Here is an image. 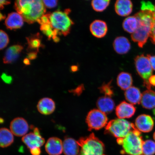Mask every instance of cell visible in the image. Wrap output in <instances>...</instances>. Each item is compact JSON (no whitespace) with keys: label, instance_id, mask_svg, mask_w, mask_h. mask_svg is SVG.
Listing matches in <instances>:
<instances>
[{"label":"cell","instance_id":"cell-1","mask_svg":"<svg viewBox=\"0 0 155 155\" xmlns=\"http://www.w3.org/2000/svg\"><path fill=\"white\" fill-rule=\"evenodd\" d=\"M15 8L29 24L37 21L46 12V9L41 0H19L15 2Z\"/></svg>","mask_w":155,"mask_h":155},{"label":"cell","instance_id":"cell-2","mask_svg":"<svg viewBox=\"0 0 155 155\" xmlns=\"http://www.w3.org/2000/svg\"><path fill=\"white\" fill-rule=\"evenodd\" d=\"M134 15L138 21V26L135 31L132 34L131 39L137 42L139 47L142 48L150 36L153 26L155 21L153 12L141 10Z\"/></svg>","mask_w":155,"mask_h":155},{"label":"cell","instance_id":"cell-3","mask_svg":"<svg viewBox=\"0 0 155 155\" xmlns=\"http://www.w3.org/2000/svg\"><path fill=\"white\" fill-rule=\"evenodd\" d=\"M143 142L140 132L136 128L124 138L117 139L118 144L123 146V150L121 153L130 155H143Z\"/></svg>","mask_w":155,"mask_h":155},{"label":"cell","instance_id":"cell-4","mask_svg":"<svg viewBox=\"0 0 155 155\" xmlns=\"http://www.w3.org/2000/svg\"><path fill=\"white\" fill-rule=\"evenodd\" d=\"M77 141L81 147L79 155H106L104 143L94 133L88 137H81Z\"/></svg>","mask_w":155,"mask_h":155},{"label":"cell","instance_id":"cell-5","mask_svg":"<svg viewBox=\"0 0 155 155\" xmlns=\"http://www.w3.org/2000/svg\"><path fill=\"white\" fill-rule=\"evenodd\" d=\"M70 9H65L64 12L57 11L50 15L51 25L53 28L59 31L60 34L66 36L69 34L71 26L74 23L68 16Z\"/></svg>","mask_w":155,"mask_h":155},{"label":"cell","instance_id":"cell-6","mask_svg":"<svg viewBox=\"0 0 155 155\" xmlns=\"http://www.w3.org/2000/svg\"><path fill=\"white\" fill-rule=\"evenodd\" d=\"M135 128L133 124L126 120L117 119L109 121L106 127L105 132L117 139L124 138Z\"/></svg>","mask_w":155,"mask_h":155},{"label":"cell","instance_id":"cell-7","mask_svg":"<svg viewBox=\"0 0 155 155\" xmlns=\"http://www.w3.org/2000/svg\"><path fill=\"white\" fill-rule=\"evenodd\" d=\"M135 64L137 72L144 80L145 86L150 90L149 79L152 75L153 68L148 58L143 54L137 56L135 59Z\"/></svg>","mask_w":155,"mask_h":155},{"label":"cell","instance_id":"cell-8","mask_svg":"<svg viewBox=\"0 0 155 155\" xmlns=\"http://www.w3.org/2000/svg\"><path fill=\"white\" fill-rule=\"evenodd\" d=\"M86 121L89 131L99 130L107 125L108 118L105 113L98 109H94L89 112Z\"/></svg>","mask_w":155,"mask_h":155},{"label":"cell","instance_id":"cell-9","mask_svg":"<svg viewBox=\"0 0 155 155\" xmlns=\"http://www.w3.org/2000/svg\"><path fill=\"white\" fill-rule=\"evenodd\" d=\"M22 140L30 150L36 147L40 148L45 143V140L40 135L38 128L34 129V133H30L25 135Z\"/></svg>","mask_w":155,"mask_h":155},{"label":"cell","instance_id":"cell-10","mask_svg":"<svg viewBox=\"0 0 155 155\" xmlns=\"http://www.w3.org/2000/svg\"><path fill=\"white\" fill-rule=\"evenodd\" d=\"M11 131L17 137L24 136L28 130V123L24 118L17 117L11 121L10 125Z\"/></svg>","mask_w":155,"mask_h":155},{"label":"cell","instance_id":"cell-11","mask_svg":"<svg viewBox=\"0 0 155 155\" xmlns=\"http://www.w3.org/2000/svg\"><path fill=\"white\" fill-rule=\"evenodd\" d=\"M135 126L139 131L149 133L153 128L154 122L150 116L143 114L139 116L136 119Z\"/></svg>","mask_w":155,"mask_h":155},{"label":"cell","instance_id":"cell-12","mask_svg":"<svg viewBox=\"0 0 155 155\" xmlns=\"http://www.w3.org/2000/svg\"><path fill=\"white\" fill-rule=\"evenodd\" d=\"M45 148L49 155H59L63 152V143L58 137H50L46 143Z\"/></svg>","mask_w":155,"mask_h":155},{"label":"cell","instance_id":"cell-13","mask_svg":"<svg viewBox=\"0 0 155 155\" xmlns=\"http://www.w3.org/2000/svg\"><path fill=\"white\" fill-rule=\"evenodd\" d=\"M136 108L133 104L122 102L116 108V114L119 119L130 118L134 115Z\"/></svg>","mask_w":155,"mask_h":155},{"label":"cell","instance_id":"cell-14","mask_svg":"<svg viewBox=\"0 0 155 155\" xmlns=\"http://www.w3.org/2000/svg\"><path fill=\"white\" fill-rule=\"evenodd\" d=\"M24 19L18 13L12 12L8 14L6 19L5 25L7 28L11 30L20 28L24 25Z\"/></svg>","mask_w":155,"mask_h":155},{"label":"cell","instance_id":"cell-15","mask_svg":"<svg viewBox=\"0 0 155 155\" xmlns=\"http://www.w3.org/2000/svg\"><path fill=\"white\" fill-rule=\"evenodd\" d=\"M91 33L97 38L104 37L107 33L108 28L106 23L100 20H95L90 25Z\"/></svg>","mask_w":155,"mask_h":155},{"label":"cell","instance_id":"cell-16","mask_svg":"<svg viewBox=\"0 0 155 155\" xmlns=\"http://www.w3.org/2000/svg\"><path fill=\"white\" fill-rule=\"evenodd\" d=\"M37 108L38 112L42 115H50L55 111V103L51 98H42L38 102Z\"/></svg>","mask_w":155,"mask_h":155},{"label":"cell","instance_id":"cell-17","mask_svg":"<svg viewBox=\"0 0 155 155\" xmlns=\"http://www.w3.org/2000/svg\"><path fill=\"white\" fill-rule=\"evenodd\" d=\"M23 49L22 46L15 45L10 46L5 51L3 58L4 63L11 64L16 61Z\"/></svg>","mask_w":155,"mask_h":155},{"label":"cell","instance_id":"cell-18","mask_svg":"<svg viewBox=\"0 0 155 155\" xmlns=\"http://www.w3.org/2000/svg\"><path fill=\"white\" fill-rule=\"evenodd\" d=\"M115 7L116 12L118 15L125 17L131 14L133 5L129 0H118L116 2Z\"/></svg>","mask_w":155,"mask_h":155},{"label":"cell","instance_id":"cell-19","mask_svg":"<svg viewBox=\"0 0 155 155\" xmlns=\"http://www.w3.org/2000/svg\"><path fill=\"white\" fill-rule=\"evenodd\" d=\"M113 47L116 53L123 55L127 54L130 50L131 44L127 38L124 36H119L114 41Z\"/></svg>","mask_w":155,"mask_h":155},{"label":"cell","instance_id":"cell-20","mask_svg":"<svg viewBox=\"0 0 155 155\" xmlns=\"http://www.w3.org/2000/svg\"><path fill=\"white\" fill-rule=\"evenodd\" d=\"M98 110L104 113H111L115 107V103L111 97L104 96L100 97L97 102Z\"/></svg>","mask_w":155,"mask_h":155},{"label":"cell","instance_id":"cell-21","mask_svg":"<svg viewBox=\"0 0 155 155\" xmlns=\"http://www.w3.org/2000/svg\"><path fill=\"white\" fill-rule=\"evenodd\" d=\"M77 141L71 137H66L63 142V151L65 155H77L79 152Z\"/></svg>","mask_w":155,"mask_h":155},{"label":"cell","instance_id":"cell-22","mask_svg":"<svg viewBox=\"0 0 155 155\" xmlns=\"http://www.w3.org/2000/svg\"><path fill=\"white\" fill-rule=\"evenodd\" d=\"M141 104L146 109H155V92L151 90L145 91L142 94Z\"/></svg>","mask_w":155,"mask_h":155},{"label":"cell","instance_id":"cell-23","mask_svg":"<svg viewBox=\"0 0 155 155\" xmlns=\"http://www.w3.org/2000/svg\"><path fill=\"white\" fill-rule=\"evenodd\" d=\"M125 96L126 100L131 104H136L141 102L142 94L138 88L131 86L126 90Z\"/></svg>","mask_w":155,"mask_h":155},{"label":"cell","instance_id":"cell-24","mask_svg":"<svg viewBox=\"0 0 155 155\" xmlns=\"http://www.w3.org/2000/svg\"><path fill=\"white\" fill-rule=\"evenodd\" d=\"M41 37L39 33L32 35L26 38L28 41V46L27 50L30 52L39 51V48L42 47L41 43Z\"/></svg>","mask_w":155,"mask_h":155},{"label":"cell","instance_id":"cell-25","mask_svg":"<svg viewBox=\"0 0 155 155\" xmlns=\"http://www.w3.org/2000/svg\"><path fill=\"white\" fill-rule=\"evenodd\" d=\"M133 78L130 74L122 72L118 75L117 79L118 86L122 90H127L131 87L133 84Z\"/></svg>","mask_w":155,"mask_h":155},{"label":"cell","instance_id":"cell-26","mask_svg":"<svg viewBox=\"0 0 155 155\" xmlns=\"http://www.w3.org/2000/svg\"><path fill=\"white\" fill-rule=\"evenodd\" d=\"M11 130L5 128H2L0 130V145L2 148L9 147L14 141V137Z\"/></svg>","mask_w":155,"mask_h":155},{"label":"cell","instance_id":"cell-27","mask_svg":"<svg viewBox=\"0 0 155 155\" xmlns=\"http://www.w3.org/2000/svg\"><path fill=\"white\" fill-rule=\"evenodd\" d=\"M123 26L124 30L129 33L133 34L138 26V21L137 17L134 16H130L124 21Z\"/></svg>","mask_w":155,"mask_h":155},{"label":"cell","instance_id":"cell-28","mask_svg":"<svg viewBox=\"0 0 155 155\" xmlns=\"http://www.w3.org/2000/svg\"><path fill=\"white\" fill-rule=\"evenodd\" d=\"M143 155H154L155 154V142L151 140L144 141L142 146Z\"/></svg>","mask_w":155,"mask_h":155},{"label":"cell","instance_id":"cell-29","mask_svg":"<svg viewBox=\"0 0 155 155\" xmlns=\"http://www.w3.org/2000/svg\"><path fill=\"white\" fill-rule=\"evenodd\" d=\"M110 2L109 0H94L91 2L92 6L95 11L101 12L108 7Z\"/></svg>","mask_w":155,"mask_h":155},{"label":"cell","instance_id":"cell-30","mask_svg":"<svg viewBox=\"0 0 155 155\" xmlns=\"http://www.w3.org/2000/svg\"><path fill=\"white\" fill-rule=\"evenodd\" d=\"M112 81L107 84H104L100 88V91L105 96L111 97L114 94V92L111 86Z\"/></svg>","mask_w":155,"mask_h":155},{"label":"cell","instance_id":"cell-31","mask_svg":"<svg viewBox=\"0 0 155 155\" xmlns=\"http://www.w3.org/2000/svg\"><path fill=\"white\" fill-rule=\"evenodd\" d=\"M0 49L2 50L5 48L9 42V39L8 35L3 30H1L0 31Z\"/></svg>","mask_w":155,"mask_h":155},{"label":"cell","instance_id":"cell-32","mask_svg":"<svg viewBox=\"0 0 155 155\" xmlns=\"http://www.w3.org/2000/svg\"><path fill=\"white\" fill-rule=\"evenodd\" d=\"M141 8L142 11H149L154 12L155 6L150 2L142 1L141 2Z\"/></svg>","mask_w":155,"mask_h":155},{"label":"cell","instance_id":"cell-33","mask_svg":"<svg viewBox=\"0 0 155 155\" xmlns=\"http://www.w3.org/2000/svg\"><path fill=\"white\" fill-rule=\"evenodd\" d=\"M50 13H47L46 15H44L38 19L37 22L41 25L44 24H51L50 21Z\"/></svg>","mask_w":155,"mask_h":155},{"label":"cell","instance_id":"cell-34","mask_svg":"<svg viewBox=\"0 0 155 155\" xmlns=\"http://www.w3.org/2000/svg\"><path fill=\"white\" fill-rule=\"evenodd\" d=\"M44 5L48 8H52L57 6L58 1H42Z\"/></svg>","mask_w":155,"mask_h":155},{"label":"cell","instance_id":"cell-35","mask_svg":"<svg viewBox=\"0 0 155 155\" xmlns=\"http://www.w3.org/2000/svg\"><path fill=\"white\" fill-rule=\"evenodd\" d=\"M2 79L5 83H11L12 81V78L10 76H8L6 74L3 73L1 76Z\"/></svg>","mask_w":155,"mask_h":155},{"label":"cell","instance_id":"cell-36","mask_svg":"<svg viewBox=\"0 0 155 155\" xmlns=\"http://www.w3.org/2000/svg\"><path fill=\"white\" fill-rule=\"evenodd\" d=\"M150 37L152 43L155 44V19L153 26L151 31Z\"/></svg>","mask_w":155,"mask_h":155},{"label":"cell","instance_id":"cell-37","mask_svg":"<svg viewBox=\"0 0 155 155\" xmlns=\"http://www.w3.org/2000/svg\"><path fill=\"white\" fill-rule=\"evenodd\" d=\"M53 28L51 24H44L41 25L40 29L41 31L43 32Z\"/></svg>","mask_w":155,"mask_h":155},{"label":"cell","instance_id":"cell-38","mask_svg":"<svg viewBox=\"0 0 155 155\" xmlns=\"http://www.w3.org/2000/svg\"><path fill=\"white\" fill-rule=\"evenodd\" d=\"M43 34L45 35L48 38V40H50L51 38H53L54 36V31L52 30V28L50 30L45 31L42 32Z\"/></svg>","mask_w":155,"mask_h":155},{"label":"cell","instance_id":"cell-39","mask_svg":"<svg viewBox=\"0 0 155 155\" xmlns=\"http://www.w3.org/2000/svg\"><path fill=\"white\" fill-rule=\"evenodd\" d=\"M83 87H83V85H80V86L77 87L74 90H71V92L74 93V94H76L77 95H78L80 94L82 92Z\"/></svg>","mask_w":155,"mask_h":155},{"label":"cell","instance_id":"cell-40","mask_svg":"<svg viewBox=\"0 0 155 155\" xmlns=\"http://www.w3.org/2000/svg\"><path fill=\"white\" fill-rule=\"evenodd\" d=\"M147 57H148L149 60H150L153 69L155 71V56L148 55Z\"/></svg>","mask_w":155,"mask_h":155},{"label":"cell","instance_id":"cell-41","mask_svg":"<svg viewBox=\"0 0 155 155\" xmlns=\"http://www.w3.org/2000/svg\"><path fill=\"white\" fill-rule=\"evenodd\" d=\"M31 153L32 155H40L41 153L40 148L36 147L30 150Z\"/></svg>","mask_w":155,"mask_h":155},{"label":"cell","instance_id":"cell-42","mask_svg":"<svg viewBox=\"0 0 155 155\" xmlns=\"http://www.w3.org/2000/svg\"><path fill=\"white\" fill-rule=\"evenodd\" d=\"M38 52H30L28 54V58L29 60H33L36 59L37 57Z\"/></svg>","mask_w":155,"mask_h":155},{"label":"cell","instance_id":"cell-43","mask_svg":"<svg viewBox=\"0 0 155 155\" xmlns=\"http://www.w3.org/2000/svg\"><path fill=\"white\" fill-rule=\"evenodd\" d=\"M11 2L8 1H5V0H1L0 1V7L1 9H3L4 5H8L10 4Z\"/></svg>","mask_w":155,"mask_h":155},{"label":"cell","instance_id":"cell-44","mask_svg":"<svg viewBox=\"0 0 155 155\" xmlns=\"http://www.w3.org/2000/svg\"><path fill=\"white\" fill-rule=\"evenodd\" d=\"M149 82L151 86H155V75H152L150 78Z\"/></svg>","mask_w":155,"mask_h":155},{"label":"cell","instance_id":"cell-45","mask_svg":"<svg viewBox=\"0 0 155 155\" xmlns=\"http://www.w3.org/2000/svg\"><path fill=\"white\" fill-rule=\"evenodd\" d=\"M71 70L72 72H75L78 70V67L76 65L71 66Z\"/></svg>","mask_w":155,"mask_h":155},{"label":"cell","instance_id":"cell-46","mask_svg":"<svg viewBox=\"0 0 155 155\" xmlns=\"http://www.w3.org/2000/svg\"><path fill=\"white\" fill-rule=\"evenodd\" d=\"M24 63L25 64L28 65L30 64V60L28 58H25L24 60Z\"/></svg>","mask_w":155,"mask_h":155},{"label":"cell","instance_id":"cell-47","mask_svg":"<svg viewBox=\"0 0 155 155\" xmlns=\"http://www.w3.org/2000/svg\"><path fill=\"white\" fill-rule=\"evenodd\" d=\"M54 41L55 42V43H58L59 42L60 40V38L57 36H54L53 38Z\"/></svg>","mask_w":155,"mask_h":155},{"label":"cell","instance_id":"cell-48","mask_svg":"<svg viewBox=\"0 0 155 155\" xmlns=\"http://www.w3.org/2000/svg\"><path fill=\"white\" fill-rule=\"evenodd\" d=\"M0 15H1V16H0V19H1V21L2 20V19H4L5 18V15H3L1 13Z\"/></svg>","mask_w":155,"mask_h":155},{"label":"cell","instance_id":"cell-49","mask_svg":"<svg viewBox=\"0 0 155 155\" xmlns=\"http://www.w3.org/2000/svg\"><path fill=\"white\" fill-rule=\"evenodd\" d=\"M153 15H154V18L155 19V9L154 11L153 12Z\"/></svg>","mask_w":155,"mask_h":155},{"label":"cell","instance_id":"cell-50","mask_svg":"<svg viewBox=\"0 0 155 155\" xmlns=\"http://www.w3.org/2000/svg\"><path fill=\"white\" fill-rule=\"evenodd\" d=\"M153 113L154 115H155V108L153 110Z\"/></svg>","mask_w":155,"mask_h":155},{"label":"cell","instance_id":"cell-51","mask_svg":"<svg viewBox=\"0 0 155 155\" xmlns=\"http://www.w3.org/2000/svg\"><path fill=\"white\" fill-rule=\"evenodd\" d=\"M153 138L154 139V140L155 141V132L153 134Z\"/></svg>","mask_w":155,"mask_h":155}]
</instances>
